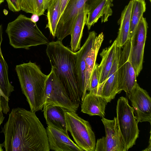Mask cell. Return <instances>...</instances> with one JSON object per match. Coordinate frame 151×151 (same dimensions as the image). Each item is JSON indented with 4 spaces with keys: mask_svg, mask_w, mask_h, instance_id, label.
<instances>
[{
    "mask_svg": "<svg viewBox=\"0 0 151 151\" xmlns=\"http://www.w3.org/2000/svg\"><path fill=\"white\" fill-rule=\"evenodd\" d=\"M76 112L66 111L65 116L68 131L70 133L76 145L83 151H95V134L88 121Z\"/></svg>",
    "mask_w": 151,
    "mask_h": 151,
    "instance_id": "cell-6",
    "label": "cell"
},
{
    "mask_svg": "<svg viewBox=\"0 0 151 151\" xmlns=\"http://www.w3.org/2000/svg\"><path fill=\"white\" fill-rule=\"evenodd\" d=\"M81 111L90 116L104 117L105 109L108 103L102 96L89 92L81 101Z\"/></svg>",
    "mask_w": 151,
    "mask_h": 151,
    "instance_id": "cell-18",
    "label": "cell"
},
{
    "mask_svg": "<svg viewBox=\"0 0 151 151\" xmlns=\"http://www.w3.org/2000/svg\"><path fill=\"white\" fill-rule=\"evenodd\" d=\"M30 19L33 22L36 23L39 19V16L36 14H32Z\"/></svg>",
    "mask_w": 151,
    "mask_h": 151,
    "instance_id": "cell-31",
    "label": "cell"
},
{
    "mask_svg": "<svg viewBox=\"0 0 151 151\" xmlns=\"http://www.w3.org/2000/svg\"><path fill=\"white\" fill-rule=\"evenodd\" d=\"M134 112L133 107L130 106L126 98L122 96L118 99L116 107V121L125 151H128L135 144L139 137L138 122Z\"/></svg>",
    "mask_w": 151,
    "mask_h": 151,
    "instance_id": "cell-5",
    "label": "cell"
},
{
    "mask_svg": "<svg viewBox=\"0 0 151 151\" xmlns=\"http://www.w3.org/2000/svg\"><path fill=\"white\" fill-rule=\"evenodd\" d=\"M66 111L64 108L55 105L43 107L42 111L47 125L68 132L65 116Z\"/></svg>",
    "mask_w": 151,
    "mask_h": 151,
    "instance_id": "cell-19",
    "label": "cell"
},
{
    "mask_svg": "<svg viewBox=\"0 0 151 151\" xmlns=\"http://www.w3.org/2000/svg\"><path fill=\"white\" fill-rule=\"evenodd\" d=\"M3 28L0 25V96L1 100H6L9 102L11 93L14 87L10 83L8 76V67L4 59L1 49L2 41Z\"/></svg>",
    "mask_w": 151,
    "mask_h": 151,
    "instance_id": "cell-20",
    "label": "cell"
},
{
    "mask_svg": "<svg viewBox=\"0 0 151 151\" xmlns=\"http://www.w3.org/2000/svg\"><path fill=\"white\" fill-rule=\"evenodd\" d=\"M148 28L146 18L140 19L135 32L130 38V59L137 77L143 68L144 48Z\"/></svg>",
    "mask_w": 151,
    "mask_h": 151,
    "instance_id": "cell-9",
    "label": "cell"
},
{
    "mask_svg": "<svg viewBox=\"0 0 151 151\" xmlns=\"http://www.w3.org/2000/svg\"><path fill=\"white\" fill-rule=\"evenodd\" d=\"M116 46L115 40L109 47L103 50L100 55L101 60L97 67L99 86L98 95H100L102 86L106 80L114 61Z\"/></svg>",
    "mask_w": 151,
    "mask_h": 151,
    "instance_id": "cell-16",
    "label": "cell"
},
{
    "mask_svg": "<svg viewBox=\"0 0 151 151\" xmlns=\"http://www.w3.org/2000/svg\"><path fill=\"white\" fill-rule=\"evenodd\" d=\"M48 76L45 86L43 107L50 105H55L67 111L76 112L78 107L70 99L53 67H52Z\"/></svg>",
    "mask_w": 151,
    "mask_h": 151,
    "instance_id": "cell-7",
    "label": "cell"
},
{
    "mask_svg": "<svg viewBox=\"0 0 151 151\" xmlns=\"http://www.w3.org/2000/svg\"><path fill=\"white\" fill-rule=\"evenodd\" d=\"M101 120L106 135L97 139L95 151H125L124 145L118 129L116 117L110 120L102 117Z\"/></svg>",
    "mask_w": 151,
    "mask_h": 151,
    "instance_id": "cell-11",
    "label": "cell"
},
{
    "mask_svg": "<svg viewBox=\"0 0 151 151\" xmlns=\"http://www.w3.org/2000/svg\"><path fill=\"white\" fill-rule=\"evenodd\" d=\"M122 48L116 47L113 65L107 78L101 89L100 96L105 98L108 103L110 102L114 99L118 93V65L119 58L122 51Z\"/></svg>",
    "mask_w": 151,
    "mask_h": 151,
    "instance_id": "cell-17",
    "label": "cell"
},
{
    "mask_svg": "<svg viewBox=\"0 0 151 151\" xmlns=\"http://www.w3.org/2000/svg\"><path fill=\"white\" fill-rule=\"evenodd\" d=\"M6 32L10 45L15 48L29 49L32 46L48 44L50 42L30 18L20 14L9 23Z\"/></svg>",
    "mask_w": 151,
    "mask_h": 151,
    "instance_id": "cell-4",
    "label": "cell"
},
{
    "mask_svg": "<svg viewBox=\"0 0 151 151\" xmlns=\"http://www.w3.org/2000/svg\"><path fill=\"white\" fill-rule=\"evenodd\" d=\"M47 23L45 28L54 38L57 26L60 18V0H50L47 7Z\"/></svg>",
    "mask_w": 151,
    "mask_h": 151,
    "instance_id": "cell-24",
    "label": "cell"
},
{
    "mask_svg": "<svg viewBox=\"0 0 151 151\" xmlns=\"http://www.w3.org/2000/svg\"><path fill=\"white\" fill-rule=\"evenodd\" d=\"M50 0H19L21 10L37 15L44 14Z\"/></svg>",
    "mask_w": 151,
    "mask_h": 151,
    "instance_id": "cell-25",
    "label": "cell"
},
{
    "mask_svg": "<svg viewBox=\"0 0 151 151\" xmlns=\"http://www.w3.org/2000/svg\"><path fill=\"white\" fill-rule=\"evenodd\" d=\"M4 0H0V4H1L4 1Z\"/></svg>",
    "mask_w": 151,
    "mask_h": 151,
    "instance_id": "cell-34",
    "label": "cell"
},
{
    "mask_svg": "<svg viewBox=\"0 0 151 151\" xmlns=\"http://www.w3.org/2000/svg\"><path fill=\"white\" fill-rule=\"evenodd\" d=\"M146 10V3L145 0H133L129 30L130 39L134 34Z\"/></svg>",
    "mask_w": 151,
    "mask_h": 151,
    "instance_id": "cell-26",
    "label": "cell"
},
{
    "mask_svg": "<svg viewBox=\"0 0 151 151\" xmlns=\"http://www.w3.org/2000/svg\"><path fill=\"white\" fill-rule=\"evenodd\" d=\"M46 53L51 66L72 102L79 107L81 101L75 73L76 52L58 40L47 45Z\"/></svg>",
    "mask_w": 151,
    "mask_h": 151,
    "instance_id": "cell-2",
    "label": "cell"
},
{
    "mask_svg": "<svg viewBox=\"0 0 151 151\" xmlns=\"http://www.w3.org/2000/svg\"><path fill=\"white\" fill-rule=\"evenodd\" d=\"M133 0H130L122 11L119 22L120 27L115 40L117 47H122L130 39L129 30Z\"/></svg>",
    "mask_w": 151,
    "mask_h": 151,
    "instance_id": "cell-21",
    "label": "cell"
},
{
    "mask_svg": "<svg viewBox=\"0 0 151 151\" xmlns=\"http://www.w3.org/2000/svg\"><path fill=\"white\" fill-rule=\"evenodd\" d=\"M87 10L85 6L78 15L73 27L70 35L71 50L74 52L81 48V42L84 27L86 24Z\"/></svg>",
    "mask_w": 151,
    "mask_h": 151,
    "instance_id": "cell-23",
    "label": "cell"
},
{
    "mask_svg": "<svg viewBox=\"0 0 151 151\" xmlns=\"http://www.w3.org/2000/svg\"><path fill=\"white\" fill-rule=\"evenodd\" d=\"M138 122H151V98L147 91L137 83L127 96Z\"/></svg>",
    "mask_w": 151,
    "mask_h": 151,
    "instance_id": "cell-12",
    "label": "cell"
},
{
    "mask_svg": "<svg viewBox=\"0 0 151 151\" xmlns=\"http://www.w3.org/2000/svg\"><path fill=\"white\" fill-rule=\"evenodd\" d=\"M90 0H70L60 17L58 24L55 37L62 41L70 35L78 15L86 4Z\"/></svg>",
    "mask_w": 151,
    "mask_h": 151,
    "instance_id": "cell-10",
    "label": "cell"
},
{
    "mask_svg": "<svg viewBox=\"0 0 151 151\" xmlns=\"http://www.w3.org/2000/svg\"><path fill=\"white\" fill-rule=\"evenodd\" d=\"M150 1V2L151 1V0H149Z\"/></svg>",
    "mask_w": 151,
    "mask_h": 151,
    "instance_id": "cell-35",
    "label": "cell"
},
{
    "mask_svg": "<svg viewBox=\"0 0 151 151\" xmlns=\"http://www.w3.org/2000/svg\"><path fill=\"white\" fill-rule=\"evenodd\" d=\"M114 0H97L94 4L88 7L86 25L88 30L96 23L100 18L101 22H107L112 14L111 7Z\"/></svg>",
    "mask_w": 151,
    "mask_h": 151,
    "instance_id": "cell-15",
    "label": "cell"
},
{
    "mask_svg": "<svg viewBox=\"0 0 151 151\" xmlns=\"http://www.w3.org/2000/svg\"><path fill=\"white\" fill-rule=\"evenodd\" d=\"M6 151H49L46 129L35 113L17 107L12 109L1 128Z\"/></svg>",
    "mask_w": 151,
    "mask_h": 151,
    "instance_id": "cell-1",
    "label": "cell"
},
{
    "mask_svg": "<svg viewBox=\"0 0 151 151\" xmlns=\"http://www.w3.org/2000/svg\"><path fill=\"white\" fill-rule=\"evenodd\" d=\"M149 145L148 147L145 149L142 150L144 151H151V135H150V139L149 142Z\"/></svg>",
    "mask_w": 151,
    "mask_h": 151,
    "instance_id": "cell-32",
    "label": "cell"
},
{
    "mask_svg": "<svg viewBox=\"0 0 151 151\" xmlns=\"http://www.w3.org/2000/svg\"><path fill=\"white\" fill-rule=\"evenodd\" d=\"M96 36L95 31L90 32L84 44L79 50L76 52L77 58L75 66V73L81 101L87 93L85 81V58L92 46Z\"/></svg>",
    "mask_w": 151,
    "mask_h": 151,
    "instance_id": "cell-13",
    "label": "cell"
},
{
    "mask_svg": "<svg viewBox=\"0 0 151 151\" xmlns=\"http://www.w3.org/2000/svg\"><path fill=\"white\" fill-rule=\"evenodd\" d=\"M46 130L50 150L55 151H83L70 139L68 132L48 125Z\"/></svg>",
    "mask_w": 151,
    "mask_h": 151,
    "instance_id": "cell-14",
    "label": "cell"
},
{
    "mask_svg": "<svg viewBox=\"0 0 151 151\" xmlns=\"http://www.w3.org/2000/svg\"><path fill=\"white\" fill-rule=\"evenodd\" d=\"M118 61V93L124 91L127 96L137 83V76L130 59L131 40L123 46Z\"/></svg>",
    "mask_w": 151,
    "mask_h": 151,
    "instance_id": "cell-8",
    "label": "cell"
},
{
    "mask_svg": "<svg viewBox=\"0 0 151 151\" xmlns=\"http://www.w3.org/2000/svg\"><path fill=\"white\" fill-rule=\"evenodd\" d=\"M104 39V35L101 32L97 36L94 43L86 56L85 71V87L88 91L90 78L96 64L97 55Z\"/></svg>",
    "mask_w": 151,
    "mask_h": 151,
    "instance_id": "cell-22",
    "label": "cell"
},
{
    "mask_svg": "<svg viewBox=\"0 0 151 151\" xmlns=\"http://www.w3.org/2000/svg\"><path fill=\"white\" fill-rule=\"evenodd\" d=\"M15 69L22 92L26 97L30 111L35 113L41 110L48 76L43 73L35 63L31 61L17 65Z\"/></svg>",
    "mask_w": 151,
    "mask_h": 151,
    "instance_id": "cell-3",
    "label": "cell"
},
{
    "mask_svg": "<svg viewBox=\"0 0 151 151\" xmlns=\"http://www.w3.org/2000/svg\"><path fill=\"white\" fill-rule=\"evenodd\" d=\"M4 116L1 106V97L0 96V126L1 124L3 123L4 119Z\"/></svg>",
    "mask_w": 151,
    "mask_h": 151,
    "instance_id": "cell-30",
    "label": "cell"
},
{
    "mask_svg": "<svg viewBox=\"0 0 151 151\" xmlns=\"http://www.w3.org/2000/svg\"><path fill=\"white\" fill-rule=\"evenodd\" d=\"M9 9L14 12H18L21 10L19 0H6Z\"/></svg>",
    "mask_w": 151,
    "mask_h": 151,
    "instance_id": "cell-28",
    "label": "cell"
},
{
    "mask_svg": "<svg viewBox=\"0 0 151 151\" xmlns=\"http://www.w3.org/2000/svg\"><path fill=\"white\" fill-rule=\"evenodd\" d=\"M69 0H60V18L63 13Z\"/></svg>",
    "mask_w": 151,
    "mask_h": 151,
    "instance_id": "cell-29",
    "label": "cell"
},
{
    "mask_svg": "<svg viewBox=\"0 0 151 151\" xmlns=\"http://www.w3.org/2000/svg\"><path fill=\"white\" fill-rule=\"evenodd\" d=\"M3 146L2 144L0 143V151H3L4 150L2 148Z\"/></svg>",
    "mask_w": 151,
    "mask_h": 151,
    "instance_id": "cell-33",
    "label": "cell"
},
{
    "mask_svg": "<svg viewBox=\"0 0 151 151\" xmlns=\"http://www.w3.org/2000/svg\"><path fill=\"white\" fill-rule=\"evenodd\" d=\"M98 64H96L92 73L89 83V92L98 95L99 86V80L97 73Z\"/></svg>",
    "mask_w": 151,
    "mask_h": 151,
    "instance_id": "cell-27",
    "label": "cell"
}]
</instances>
